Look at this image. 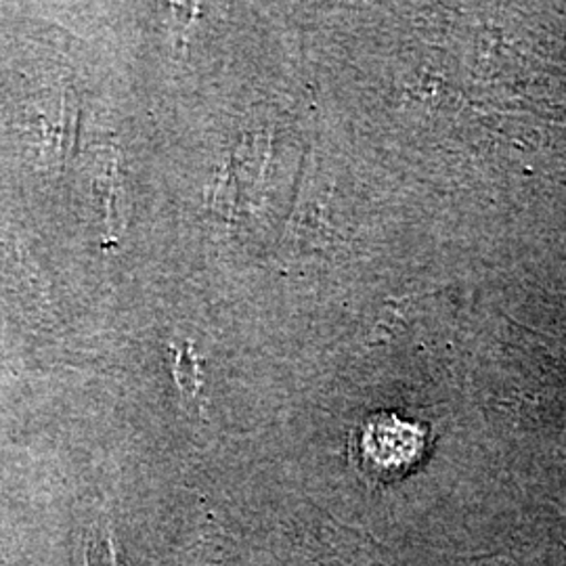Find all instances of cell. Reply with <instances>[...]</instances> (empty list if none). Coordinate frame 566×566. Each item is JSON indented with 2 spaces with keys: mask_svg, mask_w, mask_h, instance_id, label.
Here are the masks:
<instances>
[{
  "mask_svg": "<svg viewBox=\"0 0 566 566\" xmlns=\"http://www.w3.org/2000/svg\"><path fill=\"white\" fill-rule=\"evenodd\" d=\"M81 566H116L112 537L107 535V531L91 528V533H86Z\"/></svg>",
  "mask_w": 566,
  "mask_h": 566,
  "instance_id": "cell-1",
  "label": "cell"
}]
</instances>
